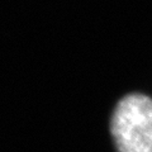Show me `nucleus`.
Segmentation results:
<instances>
[{
  "instance_id": "f257e3e1",
  "label": "nucleus",
  "mask_w": 152,
  "mask_h": 152,
  "mask_svg": "<svg viewBox=\"0 0 152 152\" xmlns=\"http://www.w3.org/2000/svg\"><path fill=\"white\" fill-rule=\"evenodd\" d=\"M110 132L118 152H152V99L124 96L114 109Z\"/></svg>"
}]
</instances>
